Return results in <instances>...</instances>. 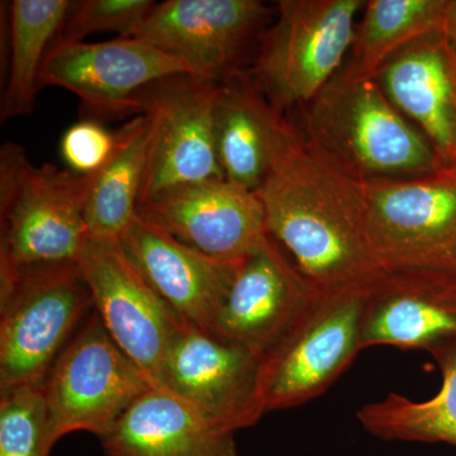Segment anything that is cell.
<instances>
[{
	"instance_id": "obj_20",
	"label": "cell",
	"mask_w": 456,
	"mask_h": 456,
	"mask_svg": "<svg viewBox=\"0 0 456 456\" xmlns=\"http://www.w3.org/2000/svg\"><path fill=\"white\" fill-rule=\"evenodd\" d=\"M233 435L151 387L101 441L107 456H239Z\"/></svg>"
},
{
	"instance_id": "obj_12",
	"label": "cell",
	"mask_w": 456,
	"mask_h": 456,
	"mask_svg": "<svg viewBox=\"0 0 456 456\" xmlns=\"http://www.w3.org/2000/svg\"><path fill=\"white\" fill-rule=\"evenodd\" d=\"M77 264L108 334L159 388L165 360L184 322L134 268L121 244L88 239Z\"/></svg>"
},
{
	"instance_id": "obj_21",
	"label": "cell",
	"mask_w": 456,
	"mask_h": 456,
	"mask_svg": "<svg viewBox=\"0 0 456 456\" xmlns=\"http://www.w3.org/2000/svg\"><path fill=\"white\" fill-rule=\"evenodd\" d=\"M114 134L113 154L93 178L86 224L89 239L119 244L139 216L151 127L145 114H137Z\"/></svg>"
},
{
	"instance_id": "obj_1",
	"label": "cell",
	"mask_w": 456,
	"mask_h": 456,
	"mask_svg": "<svg viewBox=\"0 0 456 456\" xmlns=\"http://www.w3.org/2000/svg\"><path fill=\"white\" fill-rule=\"evenodd\" d=\"M270 237L318 290L364 287L380 274L365 226V183L299 130L256 191Z\"/></svg>"
},
{
	"instance_id": "obj_14",
	"label": "cell",
	"mask_w": 456,
	"mask_h": 456,
	"mask_svg": "<svg viewBox=\"0 0 456 456\" xmlns=\"http://www.w3.org/2000/svg\"><path fill=\"white\" fill-rule=\"evenodd\" d=\"M139 217L189 248L230 263H241L270 237L259 196L226 179L159 194L139 207Z\"/></svg>"
},
{
	"instance_id": "obj_24",
	"label": "cell",
	"mask_w": 456,
	"mask_h": 456,
	"mask_svg": "<svg viewBox=\"0 0 456 456\" xmlns=\"http://www.w3.org/2000/svg\"><path fill=\"white\" fill-rule=\"evenodd\" d=\"M434 358L443 374L440 391L419 402L389 393L365 404L356 416L369 434L386 441L456 446V342Z\"/></svg>"
},
{
	"instance_id": "obj_25",
	"label": "cell",
	"mask_w": 456,
	"mask_h": 456,
	"mask_svg": "<svg viewBox=\"0 0 456 456\" xmlns=\"http://www.w3.org/2000/svg\"><path fill=\"white\" fill-rule=\"evenodd\" d=\"M51 450L42 389L0 392V456H50Z\"/></svg>"
},
{
	"instance_id": "obj_7",
	"label": "cell",
	"mask_w": 456,
	"mask_h": 456,
	"mask_svg": "<svg viewBox=\"0 0 456 456\" xmlns=\"http://www.w3.org/2000/svg\"><path fill=\"white\" fill-rule=\"evenodd\" d=\"M151 387V380L119 349L93 312L41 387L50 445L53 448L73 432L103 439Z\"/></svg>"
},
{
	"instance_id": "obj_13",
	"label": "cell",
	"mask_w": 456,
	"mask_h": 456,
	"mask_svg": "<svg viewBox=\"0 0 456 456\" xmlns=\"http://www.w3.org/2000/svg\"><path fill=\"white\" fill-rule=\"evenodd\" d=\"M197 75L182 60L134 37L103 42H53L40 75L42 86L74 93L89 117L136 114L143 89L175 75Z\"/></svg>"
},
{
	"instance_id": "obj_5",
	"label": "cell",
	"mask_w": 456,
	"mask_h": 456,
	"mask_svg": "<svg viewBox=\"0 0 456 456\" xmlns=\"http://www.w3.org/2000/svg\"><path fill=\"white\" fill-rule=\"evenodd\" d=\"M362 0H281L248 68L279 112L307 106L341 70Z\"/></svg>"
},
{
	"instance_id": "obj_28",
	"label": "cell",
	"mask_w": 456,
	"mask_h": 456,
	"mask_svg": "<svg viewBox=\"0 0 456 456\" xmlns=\"http://www.w3.org/2000/svg\"><path fill=\"white\" fill-rule=\"evenodd\" d=\"M441 36L444 44L456 55V0H446Z\"/></svg>"
},
{
	"instance_id": "obj_26",
	"label": "cell",
	"mask_w": 456,
	"mask_h": 456,
	"mask_svg": "<svg viewBox=\"0 0 456 456\" xmlns=\"http://www.w3.org/2000/svg\"><path fill=\"white\" fill-rule=\"evenodd\" d=\"M156 2L152 0H77L68 13L55 41L82 42L99 32H116L132 37L145 22Z\"/></svg>"
},
{
	"instance_id": "obj_16",
	"label": "cell",
	"mask_w": 456,
	"mask_h": 456,
	"mask_svg": "<svg viewBox=\"0 0 456 456\" xmlns=\"http://www.w3.org/2000/svg\"><path fill=\"white\" fill-rule=\"evenodd\" d=\"M119 244L180 321L213 334L242 261H222L194 250L139 216Z\"/></svg>"
},
{
	"instance_id": "obj_22",
	"label": "cell",
	"mask_w": 456,
	"mask_h": 456,
	"mask_svg": "<svg viewBox=\"0 0 456 456\" xmlns=\"http://www.w3.org/2000/svg\"><path fill=\"white\" fill-rule=\"evenodd\" d=\"M70 7V0H14L9 5V55L0 118L35 110L42 66Z\"/></svg>"
},
{
	"instance_id": "obj_19",
	"label": "cell",
	"mask_w": 456,
	"mask_h": 456,
	"mask_svg": "<svg viewBox=\"0 0 456 456\" xmlns=\"http://www.w3.org/2000/svg\"><path fill=\"white\" fill-rule=\"evenodd\" d=\"M378 83L399 112L428 137L445 164H456L455 86L443 36L399 51L380 69Z\"/></svg>"
},
{
	"instance_id": "obj_4",
	"label": "cell",
	"mask_w": 456,
	"mask_h": 456,
	"mask_svg": "<svg viewBox=\"0 0 456 456\" xmlns=\"http://www.w3.org/2000/svg\"><path fill=\"white\" fill-rule=\"evenodd\" d=\"M92 307L77 263L0 274V392L41 388Z\"/></svg>"
},
{
	"instance_id": "obj_10",
	"label": "cell",
	"mask_w": 456,
	"mask_h": 456,
	"mask_svg": "<svg viewBox=\"0 0 456 456\" xmlns=\"http://www.w3.org/2000/svg\"><path fill=\"white\" fill-rule=\"evenodd\" d=\"M261 367L263 358L253 350L184 323L165 360L159 388L215 428L235 434L265 415Z\"/></svg>"
},
{
	"instance_id": "obj_30",
	"label": "cell",
	"mask_w": 456,
	"mask_h": 456,
	"mask_svg": "<svg viewBox=\"0 0 456 456\" xmlns=\"http://www.w3.org/2000/svg\"><path fill=\"white\" fill-rule=\"evenodd\" d=\"M454 107H455V114H456V88H455V92H454Z\"/></svg>"
},
{
	"instance_id": "obj_11",
	"label": "cell",
	"mask_w": 456,
	"mask_h": 456,
	"mask_svg": "<svg viewBox=\"0 0 456 456\" xmlns=\"http://www.w3.org/2000/svg\"><path fill=\"white\" fill-rule=\"evenodd\" d=\"M275 11L259 0H167L156 3L132 37L222 82L248 69L246 60L256 53Z\"/></svg>"
},
{
	"instance_id": "obj_2",
	"label": "cell",
	"mask_w": 456,
	"mask_h": 456,
	"mask_svg": "<svg viewBox=\"0 0 456 456\" xmlns=\"http://www.w3.org/2000/svg\"><path fill=\"white\" fill-rule=\"evenodd\" d=\"M298 112L305 139L360 182L412 178L445 165L374 77L338 71Z\"/></svg>"
},
{
	"instance_id": "obj_27",
	"label": "cell",
	"mask_w": 456,
	"mask_h": 456,
	"mask_svg": "<svg viewBox=\"0 0 456 456\" xmlns=\"http://www.w3.org/2000/svg\"><path fill=\"white\" fill-rule=\"evenodd\" d=\"M116 146L112 134L97 119L84 118L62 134L60 154L69 170L82 175H94L103 169Z\"/></svg>"
},
{
	"instance_id": "obj_29",
	"label": "cell",
	"mask_w": 456,
	"mask_h": 456,
	"mask_svg": "<svg viewBox=\"0 0 456 456\" xmlns=\"http://www.w3.org/2000/svg\"><path fill=\"white\" fill-rule=\"evenodd\" d=\"M444 47H445L446 59H448L450 75H452V83L456 88V55L448 49L445 44H444Z\"/></svg>"
},
{
	"instance_id": "obj_6",
	"label": "cell",
	"mask_w": 456,
	"mask_h": 456,
	"mask_svg": "<svg viewBox=\"0 0 456 456\" xmlns=\"http://www.w3.org/2000/svg\"><path fill=\"white\" fill-rule=\"evenodd\" d=\"M369 285L314 292L263 356L261 395L265 413L320 397L353 364L362 351V321Z\"/></svg>"
},
{
	"instance_id": "obj_3",
	"label": "cell",
	"mask_w": 456,
	"mask_h": 456,
	"mask_svg": "<svg viewBox=\"0 0 456 456\" xmlns=\"http://www.w3.org/2000/svg\"><path fill=\"white\" fill-rule=\"evenodd\" d=\"M94 175L35 165L25 147L0 149V274L77 263L89 239L86 208Z\"/></svg>"
},
{
	"instance_id": "obj_23",
	"label": "cell",
	"mask_w": 456,
	"mask_h": 456,
	"mask_svg": "<svg viewBox=\"0 0 456 456\" xmlns=\"http://www.w3.org/2000/svg\"><path fill=\"white\" fill-rule=\"evenodd\" d=\"M446 0H370L341 73L374 77L399 51L441 35Z\"/></svg>"
},
{
	"instance_id": "obj_18",
	"label": "cell",
	"mask_w": 456,
	"mask_h": 456,
	"mask_svg": "<svg viewBox=\"0 0 456 456\" xmlns=\"http://www.w3.org/2000/svg\"><path fill=\"white\" fill-rule=\"evenodd\" d=\"M216 107V150L227 182L259 191L298 127L279 112L246 70L222 80Z\"/></svg>"
},
{
	"instance_id": "obj_8",
	"label": "cell",
	"mask_w": 456,
	"mask_h": 456,
	"mask_svg": "<svg viewBox=\"0 0 456 456\" xmlns=\"http://www.w3.org/2000/svg\"><path fill=\"white\" fill-rule=\"evenodd\" d=\"M365 226L380 269L456 274V164L412 178L365 183Z\"/></svg>"
},
{
	"instance_id": "obj_15",
	"label": "cell",
	"mask_w": 456,
	"mask_h": 456,
	"mask_svg": "<svg viewBox=\"0 0 456 456\" xmlns=\"http://www.w3.org/2000/svg\"><path fill=\"white\" fill-rule=\"evenodd\" d=\"M455 342V273L387 269L369 285L362 350L387 345L436 356Z\"/></svg>"
},
{
	"instance_id": "obj_9",
	"label": "cell",
	"mask_w": 456,
	"mask_h": 456,
	"mask_svg": "<svg viewBox=\"0 0 456 456\" xmlns=\"http://www.w3.org/2000/svg\"><path fill=\"white\" fill-rule=\"evenodd\" d=\"M220 89V82L183 74L140 93L136 116H147L151 134L139 207L171 189L224 179L216 150Z\"/></svg>"
},
{
	"instance_id": "obj_17",
	"label": "cell",
	"mask_w": 456,
	"mask_h": 456,
	"mask_svg": "<svg viewBox=\"0 0 456 456\" xmlns=\"http://www.w3.org/2000/svg\"><path fill=\"white\" fill-rule=\"evenodd\" d=\"M316 290L278 242L269 237L240 265L213 334L242 345L263 358Z\"/></svg>"
}]
</instances>
